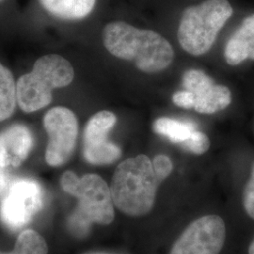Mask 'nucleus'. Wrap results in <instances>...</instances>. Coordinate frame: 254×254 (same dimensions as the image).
Returning <instances> with one entry per match:
<instances>
[{
    "label": "nucleus",
    "instance_id": "nucleus-1",
    "mask_svg": "<svg viewBox=\"0 0 254 254\" xmlns=\"http://www.w3.org/2000/svg\"><path fill=\"white\" fill-rule=\"evenodd\" d=\"M103 42L110 54L135 63L145 73L163 71L174 57L173 46L160 34L122 21L109 23L105 27Z\"/></svg>",
    "mask_w": 254,
    "mask_h": 254
},
{
    "label": "nucleus",
    "instance_id": "nucleus-2",
    "mask_svg": "<svg viewBox=\"0 0 254 254\" xmlns=\"http://www.w3.org/2000/svg\"><path fill=\"white\" fill-rule=\"evenodd\" d=\"M159 183L148 156L128 158L119 164L113 174L110 186L113 203L128 216H144L154 207Z\"/></svg>",
    "mask_w": 254,
    "mask_h": 254
},
{
    "label": "nucleus",
    "instance_id": "nucleus-3",
    "mask_svg": "<svg viewBox=\"0 0 254 254\" xmlns=\"http://www.w3.org/2000/svg\"><path fill=\"white\" fill-rule=\"evenodd\" d=\"M61 185L66 193L78 200V205L68 221L74 236H86L92 223L107 225L112 222L114 210L110 188L101 176L90 173L78 177L68 171L63 174Z\"/></svg>",
    "mask_w": 254,
    "mask_h": 254
},
{
    "label": "nucleus",
    "instance_id": "nucleus-4",
    "mask_svg": "<svg viewBox=\"0 0 254 254\" xmlns=\"http://www.w3.org/2000/svg\"><path fill=\"white\" fill-rule=\"evenodd\" d=\"M74 77L73 66L60 55H46L38 59L30 73L16 84L20 109L31 113L44 109L52 101V91L70 85Z\"/></svg>",
    "mask_w": 254,
    "mask_h": 254
},
{
    "label": "nucleus",
    "instance_id": "nucleus-5",
    "mask_svg": "<svg viewBox=\"0 0 254 254\" xmlns=\"http://www.w3.org/2000/svg\"><path fill=\"white\" fill-rule=\"evenodd\" d=\"M233 12L228 0H205L187 8L177 32L182 48L193 56L207 53Z\"/></svg>",
    "mask_w": 254,
    "mask_h": 254
},
{
    "label": "nucleus",
    "instance_id": "nucleus-6",
    "mask_svg": "<svg viewBox=\"0 0 254 254\" xmlns=\"http://www.w3.org/2000/svg\"><path fill=\"white\" fill-rule=\"evenodd\" d=\"M44 127L48 135L46 160L49 166L60 167L66 163L76 145L78 121L71 109L56 107L46 112Z\"/></svg>",
    "mask_w": 254,
    "mask_h": 254
},
{
    "label": "nucleus",
    "instance_id": "nucleus-7",
    "mask_svg": "<svg viewBox=\"0 0 254 254\" xmlns=\"http://www.w3.org/2000/svg\"><path fill=\"white\" fill-rule=\"evenodd\" d=\"M43 204L44 193L36 181L17 180L11 185L0 204V219L10 229L25 227L40 212Z\"/></svg>",
    "mask_w": 254,
    "mask_h": 254
},
{
    "label": "nucleus",
    "instance_id": "nucleus-8",
    "mask_svg": "<svg viewBox=\"0 0 254 254\" xmlns=\"http://www.w3.org/2000/svg\"><path fill=\"white\" fill-rule=\"evenodd\" d=\"M226 236L223 219L205 216L192 222L174 243L170 254H218Z\"/></svg>",
    "mask_w": 254,
    "mask_h": 254
},
{
    "label": "nucleus",
    "instance_id": "nucleus-9",
    "mask_svg": "<svg viewBox=\"0 0 254 254\" xmlns=\"http://www.w3.org/2000/svg\"><path fill=\"white\" fill-rule=\"evenodd\" d=\"M116 121L114 113L102 110L87 123L84 131L83 154L89 163L107 165L116 161L121 156V149L108 138Z\"/></svg>",
    "mask_w": 254,
    "mask_h": 254
},
{
    "label": "nucleus",
    "instance_id": "nucleus-10",
    "mask_svg": "<svg viewBox=\"0 0 254 254\" xmlns=\"http://www.w3.org/2000/svg\"><path fill=\"white\" fill-rule=\"evenodd\" d=\"M184 90L193 97V109L203 114H212L226 109L232 94L227 87L215 84L204 72L191 69L183 74Z\"/></svg>",
    "mask_w": 254,
    "mask_h": 254
},
{
    "label": "nucleus",
    "instance_id": "nucleus-11",
    "mask_svg": "<svg viewBox=\"0 0 254 254\" xmlns=\"http://www.w3.org/2000/svg\"><path fill=\"white\" fill-rule=\"evenodd\" d=\"M33 136L24 125L11 126L0 133V168H16L27 159Z\"/></svg>",
    "mask_w": 254,
    "mask_h": 254
},
{
    "label": "nucleus",
    "instance_id": "nucleus-12",
    "mask_svg": "<svg viewBox=\"0 0 254 254\" xmlns=\"http://www.w3.org/2000/svg\"><path fill=\"white\" fill-rule=\"evenodd\" d=\"M225 61L235 66L246 60L254 61V14L246 17L230 37L224 50Z\"/></svg>",
    "mask_w": 254,
    "mask_h": 254
},
{
    "label": "nucleus",
    "instance_id": "nucleus-13",
    "mask_svg": "<svg viewBox=\"0 0 254 254\" xmlns=\"http://www.w3.org/2000/svg\"><path fill=\"white\" fill-rule=\"evenodd\" d=\"M43 8L57 18L80 20L91 14L96 0H39Z\"/></svg>",
    "mask_w": 254,
    "mask_h": 254
},
{
    "label": "nucleus",
    "instance_id": "nucleus-14",
    "mask_svg": "<svg viewBox=\"0 0 254 254\" xmlns=\"http://www.w3.org/2000/svg\"><path fill=\"white\" fill-rule=\"evenodd\" d=\"M154 132L167 137L173 143L182 144L197 130L194 125L169 117L157 119L154 123Z\"/></svg>",
    "mask_w": 254,
    "mask_h": 254
},
{
    "label": "nucleus",
    "instance_id": "nucleus-15",
    "mask_svg": "<svg viewBox=\"0 0 254 254\" xmlns=\"http://www.w3.org/2000/svg\"><path fill=\"white\" fill-rule=\"evenodd\" d=\"M17 104L16 84L8 68L0 63V122L9 119Z\"/></svg>",
    "mask_w": 254,
    "mask_h": 254
},
{
    "label": "nucleus",
    "instance_id": "nucleus-16",
    "mask_svg": "<svg viewBox=\"0 0 254 254\" xmlns=\"http://www.w3.org/2000/svg\"><path fill=\"white\" fill-rule=\"evenodd\" d=\"M46 240L33 230H26L19 235L13 250L0 252V254H47Z\"/></svg>",
    "mask_w": 254,
    "mask_h": 254
},
{
    "label": "nucleus",
    "instance_id": "nucleus-17",
    "mask_svg": "<svg viewBox=\"0 0 254 254\" xmlns=\"http://www.w3.org/2000/svg\"><path fill=\"white\" fill-rule=\"evenodd\" d=\"M184 149L196 154H202L208 151L210 147V140L208 136L200 131L196 130L190 137L182 143Z\"/></svg>",
    "mask_w": 254,
    "mask_h": 254
},
{
    "label": "nucleus",
    "instance_id": "nucleus-18",
    "mask_svg": "<svg viewBox=\"0 0 254 254\" xmlns=\"http://www.w3.org/2000/svg\"><path fill=\"white\" fill-rule=\"evenodd\" d=\"M153 167L159 182L166 179L173 171V163L171 159L163 154H159L154 157Z\"/></svg>",
    "mask_w": 254,
    "mask_h": 254
},
{
    "label": "nucleus",
    "instance_id": "nucleus-19",
    "mask_svg": "<svg viewBox=\"0 0 254 254\" xmlns=\"http://www.w3.org/2000/svg\"><path fill=\"white\" fill-rule=\"evenodd\" d=\"M243 205L247 214L254 219V164L250 179L243 191Z\"/></svg>",
    "mask_w": 254,
    "mask_h": 254
},
{
    "label": "nucleus",
    "instance_id": "nucleus-20",
    "mask_svg": "<svg viewBox=\"0 0 254 254\" xmlns=\"http://www.w3.org/2000/svg\"><path fill=\"white\" fill-rule=\"evenodd\" d=\"M173 103L183 109H193V97L190 91L186 90L176 91L173 95Z\"/></svg>",
    "mask_w": 254,
    "mask_h": 254
},
{
    "label": "nucleus",
    "instance_id": "nucleus-21",
    "mask_svg": "<svg viewBox=\"0 0 254 254\" xmlns=\"http://www.w3.org/2000/svg\"><path fill=\"white\" fill-rule=\"evenodd\" d=\"M249 254H254V239L249 248Z\"/></svg>",
    "mask_w": 254,
    "mask_h": 254
},
{
    "label": "nucleus",
    "instance_id": "nucleus-22",
    "mask_svg": "<svg viewBox=\"0 0 254 254\" xmlns=\"http://www.w3.org/2000/svg\"><path fill=\"white\" fill-rule=\"evenodd\" d=\"M3 186H4V177L2 173H0V190L3 188Z\"/></svg>",
    "mask_w": 254,
    "mask_h": 254
},
{
    "label": "nucleus",
    "instance_id": "nucleus-23",
    "mask_svg": "<svg viewBox=\"0 0 254 254\" xmlns=\"http://www.w3.org/2000/svg\"><path fill=\"white\" fill-rule=\"evenodd\" d=\"M1 1H3V0H0V2H1Z\"/></svg>",
    "mask_w": 254,
    "mask_h": 254
}]
</instances>
